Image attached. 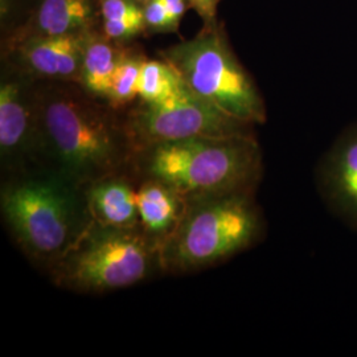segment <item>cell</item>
Returning a JSON list of instances; mask_svg holds the SVG:
<instances>
[{
	"mask_svg": "<svg viewBox=\"0 0 357 357\" xmlns=\"http://www.w3.org/2000/svg\"><path fill=\"white\" fill-rule=\"evenodd\" d=\"M38 159L79 190L118 175L132 156L126 121L78 82L36 79Z\"/></svg>",
	"mask_w": 357,
	"mask_h": 357,
	"instance_id": "obj_1",
	"label": "cell"
},
{
	"mask_svg": "<svg viewBox=\"0 0 357 357\" xmlns=\"http://www.w3.org/2000/svg\"><path fill=\"white\" fill-rule=\"evenodd\" d=\"M139 153L146 176L165 183L185 203L255 193L264 174L262 151L255 132L167 142Z\"/></svg>",
	"mask_w": 357,
	"mask_h": 357,
	"instance_id": "obj_2",
	"label": "cell"
},
{
	"mask_svg": "<svg viewBox=\"0 0 357 357\" xmlns=\"http://www.w3.org/2000/svg\"><path fill=\"white\" fill-rule=\"evenodd\" d=\"M1 213L17 243L38 262L52 265L91 222L82 190L52 172L22 174L1 191Z\"/></svg>",
	"mask_w": 357,
	"mask_h": 357,
	"instance_id": "obj_3",
	"label": "cell"
},
{
	"mask_svg": "<svg viewBox=\"0 0 357 357\" xmlns=\"http://www.w3.org/2000/svg\"><path fill=\"white\" fill-rule=\"evenodd\" d=\"M264 234L255 193L192 200L175 229L158 243L159 266L171 273L208 268L255 246Z\"/></svg>",
	"mask_w": 357,
	"mask_h": 357,
	"instance_id": "obj_4",
	"label": "cell"
},
{
	"mask_svg": "<svg viewBox=\"0 0 357 357\" xmlns=\"http://www.w3.org/2000/svg\"><path fill=\"white\" fill-rule=\"evenodd\" d=\"M193 94L245 123L258 126L268 119L266 103L253 77L230 47L220 23L159 52Z\"/></svg>",
	"mask_w": 357,
	"mask_h": 357,
	"instance_id": "obj_5",
	"label": "cell"
},
{
	"mask_svg": "<svg viewBox=\"0 0 357 357\" xmlns=\"http://www.w3.org/2000/svg\"><path fill=\"white\" fill-rule=\"evenodd\" d=\"M159 262L158 241L139 229H116L91 220L75 245L51 268L57 286L103 293L143 281Z\"/></svg>",
	"mask_w": 357,
	"mask_h": 357,
	"instance_id": "obj_6",
	"label": "cell"
},
{
	"mask_svg": "<svg viewBox=\"0 0 357 357\" xmlns=\"http://www.w3.org/2000/svg\"><path fill=\"white\" fill-rule=\"evenodd\" d=\"M125 121L132 149L137 153L167 142L253 134L255 128L197 97L184 82L165 101H141L130 110Z\"/></svg>",
	"mask_w": 357,
	"mask_h": 357,
	"instance_id": "obj_7",
	"label": "cell"
},
{
	"mask_svg": "<svg viewBox=\"0 0 357 357\" xmlns=\"http://www.w3.org/2000/svg\"><path fill=\"white\" fill-rule=\"evenodd\" d=\"M0 155L13 174L38 160L36 79L8 63L0 82Z\"/></svg>",
	"mask_w": 357,
	"mask_h": 357,
	"instance_id": "obj_8",
	"label": "cell"
},
{
	"mask_svg": "<svg viewBox=\"0 0 357 357\" xmlns=\"http://www.w3.org/2000/svg\"><path fill=\"white\" fill-rule=\"evenodd\" d=\"M315 184L332 215L357 230V121L348 125L320 158Z\"/></svg>",
	"mask_w": 357,
	"mask_h": 357,
	"instance_id": "obj_9",
	"label": "cell"
},
{
	"mask_svg": "<svg viewBox=\"0 0 357 357\" xmlns=\"http://www.w3.org/2000/svg\"><path fill=\"white\" fill-rule=\"evenodd\" d=\"M89 32L36 36L8 44V64L35 79L79 84L85 41Z\"/></svg>",
	"mask_w": 357,
	"mask_h": 357,
	"instance_id": "obj_10",
	"label": "cell"
},
{
	"mask_svg": "<svg viewBox=\"0 0 357 357\" xmlns=\"http://www.w3.org/2000/svg\"><path fill=\"white\" fill-rule=\"evenodd\" d=\"M100 22L102 17L98 0H38L33 13L13 32L8 44L36 36L85 33L98 28Z\"/></svg>",
	"mask_w": 357,
	"mask_h": 357,
	"instance_id": "obj_11",
	"label": "cell"
},
{
	"mask_svg": "<svg viewBox=\"0 0 357 357\" xmlns=\"http://www.w3.org/2000/svg\"><path fill=\"white\" fill-rule=\"evenodd\" d=\"M91 220L116 229H139L137 191L128 180L113 175L84 190Z\"/></svg>",
	"mask_w": 357,
	"mask_h": 357,
	"instance_id": "obj_12",
	"label": "cell"
},
{
	"mask_svg": "<svg viewBox=\"0 0 357 357\" xmlns=\"http://www.w3.org/2000/svg\"><path fill=\"white\" fill-rule=\"evenodd\" d=\"M137 205L143 231L159 243L175 229L187 203L165 183L149 178L137 191Z\"/></svg>",
	"mask_w": 357,
	"mask_h": 357,
	"instance_id": "obj_13",
	"label": "cell"
},
{
	"mask_svg": "<svg viewBox=\"0 0 357 357\" xmlns=\"http://www.w3.org/2000/svg\"><path fill=\"white\" fill-rule=\"evenodd\" d=\"M123 51V44L106 38L101 26L90 31L85 41L79 85L91 94L106 100L115 68Z\"/></svg>",
	"mask_w": 357,
	"mask_h": 357,
	"instance_id": "obj_14",
	"label": "cell"
},
{
	"mask_svg": "<svg viewBox=\"0 0 357 357\" xmlns=\"http://www.w3.org/2000/svg\"><path fill=\"white\" fill-rule=\"evenodd\" d=\"M144 60L146 57L132 48H125L122 53L112 78L109 96L106 98V101L116 110L128 106L138 98V82Z\"/></svg>",
	"mask_w": 357,
	"mask_h": 357,
	"instance_id": "obj_15",
	"label": "cell"
},
{
	"mask_svg": "<svg viewBox=\"0 0 357 357\" xmlns=\"http://www.w3.org/2000/svg\"><path fill=\"white\" fill-rule=\"evenodd\" d=\"M183 85L178 73L165 60H144L142 64L138 98L142 102H160Z\"/></svg>",
	"mask_w": 357,
	"mask_h": 357,
	"instance_id": "obj_16",
	"label": "cell"
},
{
	"mask_svg": "<svg viewBox=\"0 0 357 357\" xmlns=\"http://www.w3.org/2000/svg\"><path fill=\"white\" fill-rule=\"evenodd\" d=\"M103 35L116 43H126L143 33L147 26L144 19H119V20H107L101 22Z\"/></svg>",
	"mask_w": 357,
	"mask_h": 357,
	"instance_id": "obj_17",
	"label": "cell"
},
{
	"mask_svg": "<svg viewBox=\"0 0 357 357\" xmlns=\"http://www.w3.org/2000/svg\"><path fill=\"white\" fill-rule=\"evenodd\" d=\"M102 22L119 19H144L143 6L137 0H98Z\"/></svg>",
	"mask_w": 357,
	"mask_h": 357,
	"instance_id": "obj_18",
	"label": "cell"
},
{
	"mask_svg": "<svg viewBox=\"0 0 357 357\" xmlns=\"http://www.w3.org/2000/svg\"><path fill=\"white\" fill-rule=\"evenodd\" d=\"M144 23L147 29L156 32H176L178 29L174 26L172 19L167 11L166 4L163 0H151L143 6Z\"/></svg>",
	"mask_w": 357,
	"mask_h": 357,
	"instance_id": "obj_19",
	"label": "cell"
},
{
	"mask_svg": "<svg viewBox=\"0 0 357 357\" xmlns=\"http://www.w3.org/2000/svg\"><path fill=\"white\" fill-rule=\"evenodd\" d=\"M197 15L203 19L204 26H216L217 8L220 4V0H188Z\"/></svg>",
	"mask_w": 357,
	"mask_h": 357,
	"instance_id": "obj_20",
	"label": "cell"
},
{
	"mask_svg": "<svg viewBox=\"0 0 357 357\" xmlns=\"http://www.w3.org/2000/svg\"><path fill=\"white\" fill-rule=\"evenodd\" d=\"M163 1L166 4L167 11L172 19L174 26L178 29L184 13H187L188 7H191L190 1L188 0H163Z\"/></svg>",
	"mask_w": 357,
	"mask_h": 357,
	"instance_id": "obj_21",
	"label": "cell"
},
{
	"mask_svg": "<svg viewBox=\"0 0 357 357\" xmlns=\"http://www.w3.org/2000/svg\"><path fill=\"white\" fill-rule=\"evenodd\" d=\"M22 0H0V20L1 26L8 24L13 13H16Z\"/></svg>",
	"mask_w": 357,
	"mask_h": 357,
	"instance_id": "obj_22",
	"label": "cell"
},
{
	"mask_svg": "<svg viewBox=\"0 0 357 357\" xmlns=\"http://www.w3.org/2000/svg\"><path fill=\"white\" fill-rule=\"evenodd\" d=\"M137 1H139L142 6H144V4H147V3H150L151 0H137Z\"/></svg>",
	"mask_w": 357,
	"mask_h": 357,
	"instance_id": "obj_23",
	"label": "cell"
}]
</instances>
